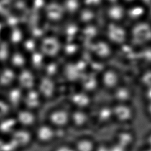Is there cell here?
Masks as SVG:
<instances>
[{"mask_svg": "<svg viewBox=\"0 0 151 151\" xmlns=\"http://www.w3.org/2000/svg\"><path fill=\"white\" fill-rule=\"evenodd\" d=\"M101 87L105 90L112 92L122 82L120 76L114 71H106L99 78Z\"/></svg>", "mask_w": 151, "mask_h": 151, "instance_id": "cell-15", "label": "cell"}, {"mask_svg": "<svg viewBox=\"0 0 151 151\" xmlns=\"http://www.w3.org/2000/svg\"><path fill=\"white\" fill-rule=\"evenodd\" d=\"M19 127L14 113L0 121V136L9 138Z\"/></svg>", "mask_w": 151, "mask_h": 151, "instance_id": "cell-17", "label": "cell"}, {"mask_svg": "<svg viewBox=\"0 0 151 151\" xmlns=\"http://www.w3.org/2000/svg\"><path fill=\"white\" fill-rule=\"evenodd\" d=\"M142 97L145 103L151 102V86L145 88L142 93Z\"/></svg>", "mask_w": 151, "mask_h": 151, "instance_id": "cell-24", "label": "cell"}, {"mask_svg": "<svg viewBox=\"0 0 151 151\" xmlns=\"http://www.w3.org/2000/svg\"><path fill=\"white\" fill-rule=\"evenodd\" d=\"M24 93L17 85L5 91L4 99L14 112L22 107Z\"/></svg>", "mask_w": 151, "mask_h": 151, "instance_id": "cell-11", "label": "cell"}, {"mask_svg": "<svg viewBox=\"0 0 151 151\" xmlns=\"http://www.w3.org/2000/svg\"><path fill=\"white\" fill-rule=\"evenodd\" d=\"M143 141V146L151 149V129L146 132L144 137Z\"/></svg>", "mask_w": 151, "mask_h": 151, "instance_id": "cell-25", "label": "cell"}, {"mask_svg": "<svg viewBox=\"0 0 151 151\" xmlns=\"http://www.w3.org/2000/svg\"><path fill=\"white\" fill-rule=\"evenodd\" d=\"M92 123V116L89 110L71 109L70 127L77 131H84L88 129Z\"/></svg>", "mask_w": 151, "mask_h": 151, "instance_id": "cell-6", "label": "cell"}, {"mask_svg": "<svg viewBox=\"0 0 151 151\" xmlns=\"http://www.w3.org/2000/svg\"><path fill=\"white\" fill-rule=\"evenodd\" d=\"M14 112L4 97H0V121L13 114Z\"/></svg>", "mask_w": 151, "mask_h": 151, "instance_id": "cell-20", "label": "cell"}, {"mask_svg": "<svg viewBox=\"0 0 151 151\" xmlns=\"http://www.w3.org/2000/svg\"><path fill=\"white\" fill-rule=\"evenodd\" d=\"M113 121L121 126H128L136 116V110L132 104H114L112 105Z\"/></svg>", "mask_w": 151, "mask_h": 151, "instance_id": "cell-4", "label": "cell"}, {"mask_svg": "<svg viewBox=\"0 0 151 151\" xmlns=\"http://www.w3.org/2000/svg\"><path fill=\"white\" fill-rule=\"evenodd\" d=\"M145 111L147 118L151 121V103H145Z\"/></svg>", "mask_w": 151, "mask_h": 151, "instance_id": "cell-26", "label": "cell"}, {"mask_svg": "<svg viewBox=\"0 0 151 151\" xmlns=\"http://www.w3.org/2000/svg\"><path fill=\"white\" fill-rule=\"evenodd\" d=\"M109 151H130V150L112 141L111 142H110Z\"/></svg>", "mask_w": 151, "mask_h": 151, "instance_id": "cell-23", "label": "cell"}, {"mask_svg": "<svg viewBox=\"0 0 151 151\" xmlns=\"http://www.w3.org/2000/svg\"><path fill=\"white\" fill-rule=\"evenodd\" d=\"M79 83H80V90L83 91L88 94L92 95L101 87L99 78L93 77H82Z\"/></svg>", "mask_w": 151, "mask_h": 151, "instance_id": "cell-19", "label": "cell"}, {"mask_svg": "<svg viewBox=\"0 0 151 151\" xmlns=\"http://www.w3.org/2000/svg\"><path fill=\"white\" fill-rule=\"evenodd\" d=\"M45 103L36 88H34L24 93L22 107L38 113Z\"/></svg>", "mask_w": 151, "mask_h": 151, "instance_id": "cell-9", "label": "cell"}, {"mask_svg": "<svg viewBox=\"0 0 151 151\" xmlns=\"http://www.w3.org/2000/svg\"><path fill=\"white\" fill-rule=\"evenodd\" d=\"M9 139L16 151L27 150L35 143L33 130L19 127Z\"/></svg>", "mask_w": 151, "mask_h": 151, "instance_id": "cell-5", "label": "cell"}, {"mask_svg": "<svg viewBox=\"0 0 151 151\" xmlns=\"http://www.w3.org/2000/svg\"><path fill=\"white\" fill-rule=\"evenodd\" d=\"M95 123L101 126L108 125L113 121L112 105H104L99 106L96 110Z\"/></svg>", "mask_w": 151, "mask_h": 151, "instance_id": "cell-16", "label": "cell"}, {"mask_svg": "<svg viewBox=\"0 0 151 151\" xmlns=\"http://www.w3.org/2000/svg\"><path fill=\"white\" fill-rule=\"evenodd\" d=\"M68 99L69 104L72 107L71 109L89 110L92 105L91 95L80 89L71 93Z\"/></svg>", "mask_w": 151, "mask_h": 151, "instance_id": "cell-10", "label": "cell"}, {"mask_svg": "<svg viewBox=\"0 0 151 151\" xmlns=\"http://www.w3.org/2000/svg\"><path fill=\"white\" fill-rule=\"evenodd\" d=\"M121 126L116 130L113 141L130 150L136 142V134L129 125Z\"/></svg>", "mask_w": 151, "mask_h": 151, "instance_id": "cell-8", "label": "cell"}, {"mask_svg": "<svg viewBox=\"0 0 151 151\" xmlns=\"http://www.w3.org/2000/svg\"><path fill=\"white\" fill-rule=\"evenodd\" d=\"M34 142L42 147H48L57 142L55 129L45 121L40 122L33 130Z\"/></svg>", "mask_w": 151, "mask_h": 151, "instance_id": "cell-2", "label": "cell"}, {"mask_svg": "<svg viewBox=\"0 0 151 151\" xmlns=\"http://www.w3.org/2000/svg\"><path fill=\"white\" fill-rule=\"evenodd\" d=\"M7 138L0 136V151H5Z\"/></svg>", "mask_w": 151, "mask_h": 151, "instance_id": "cell-27", "label": "cell"}, {"mask_svg": "<svg viewBox=\"0 0 151 151\" xmlns=\"http://www.w3.org/2000/svg\"><path fill=\"white\" fill-rule=\"evenodd\" d=\"M36 88L45 103L55 100L59 94L60 88L58 81L46 76L38 78Z\"/></svg>", "mask_w": 151, "mask_h": 151, "instance_id": "cell-3", "label": "cell"}, {"mask_svg": "<svg viewBox=\"0 0 151 151\" xmlns=\"http://www.w3.org/2000/svg\"><path fill=\"white\" fill-rule=\"evenodd\" d=\"M38 113L21 107L14 112V115L19 127L33 130L40 122Z\"/></svg>", "mask_w": 151, "mask_h": 151, "instance_id": "cell-7", "label": "cell"}, {"mask_svg": "<svg viewBox=\"0 0 151 151\" xmlns=\"http://www.w3.org/2000/svg\"><path fill=\"white\" fill-rule=\"evenodd\" d=\"M114 104H132L134 97L132 89L122 83L111 92Z\"/></svg>", "mask_w": 151, "mask_h": 151, "instance_id": "cell-12", "label": "cell"}, {"mask_svg": "<svg viewBox=\"0 0 151 151\" xmlns=\"http://www.w3.org/2000/svg\"><path fill=\"white\" fill-rule=\"evenodd\" d=\"M51 151H76L72 142L64 141L53 145Z\"/></svg>", "mask_w": 151, "mask_h": 151, "instance_id": "cell-21", "label": "cell"}, {"mask_svg": "<svg viewBox=\"0 0 151 151\" xmlns=\"http://www.w3.org/2000/svg\"><path fill=\"white\" fill-rule=\"evenodd\" d=\"M38 79L33 73L23 70L17 74L16 85L25 92L36 88Z\"/></svg>", "mask_w": 151, "mask_h": 151, "instance_id": "cell-13", "label": "cell"}, {"mask_svg": "<svg viewBox=\"0 0 151 151\" xmlns=\"http://www.w3.org/2000/svg\"><path fill=\"white\" fill-rule=\"evenodd\" d=\"M97 140L88 134H82L71 141L76 151H94Z\"/></svg>", "mask_w": 151, "mask_h": 151, "instance_id": "cell-14", "label": "cell"}, {"mask_svg": "<svg viewBox=\"0 0 151 151\" xmlns=\"http://www.w3.org/2000/svg\"><path fill=\"white\" fill-rule=\"evenodd\" d=\"M110 142L104 140H97L94 151H109Z\"/></svg>", "mask_w": 151, "mask_h": 151, "instance_id": "cell-22", "label": "cell"}, {"mask_svg": "<svg viewBox=\"0 0 151 151\" xmlns=\"http://www.w3.org/2000/svg\"><path fill=\"white\" fill-rule=\"evenodd\" d=\"M17 74L11 69L0 72V90L6 91L16 85Z\"/></svg>", "mask_w": 151, "mask_h": 151, "instance_id": "cell-18", "label": "cell"}, {"mask_svg": "<svg viewBox=\"0 0 151 151\" xmlns=\"http://www.w3.org/2000/svg\"><path fill=\"white\" fill-rule=\"evenodd\" d=\"M138 151H151V149H149L148 147H145V146H143L142 147H141V148L139 149Z\"/></svg>", "mask_w": 151, "mask_h": 151, "instance_id": "cell-28", "label": "cell"}, {"mask_svg": "<svg viewBox=\"0 0 151 151\" xmlns=\"http://www.w3.org/2000/svg\"><path fill=\"white\" fill-rule=\"evenodd\" d=\"M70 113L71 109L57 105L48 111L45 121L55 128H70Z\"/></svg>", "mask_w": 151, "mask_h": 151, "instance_id": "cell-1", "label": "cell"}]
</instances>
